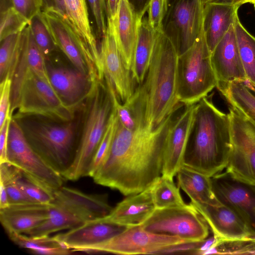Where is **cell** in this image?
Segmentation results:
<instances>
[{"instance_id":"obj_1","label":"cell","mask_w":255,"mask_h":255,"mask_svg":"<svg viewBox=\"0 0 255 255\" xmlns=\"http://www.w3.org/2000/svg\"><path fill=\"white\" fill-rule=\"evenodd\" d=\"M178 110L155 128L129 130L119 121L110 152L93 177L95 182L126 196L151 186L162 175L166 136Z\"/></svg>"},{"instance_id":"obj_2","label":"cell","mask_w":255,"mask_h":255,"mask_svg":"<svg viewBox=\"0 0 255 255\" xmlns=\"http://www.w3.org/2000/svg\"><path fill=\"white\" fill-rule=\"evenodd\" d=\"M179 57L172 39L163 30L157 32L144 80L131 96L144 126L156 127L184 105L178 95Z\"/></svg>"},{"instance_id":"obj_3","label":"cell","mask_w":255,"mask_h":255,"mask_svg":"<svg viewBox=\"0 0 255 255\" xmlns=\"http://www.w3.org/2000/svg\"><path fill=\"white\" fill-rule=\"evenodd\" d=\"M212 94L197 103L184 165L212 177L226 169L232 148L229 114L218 109Z\"/></svg>"},{"instance_id":"obj_4","label":"cell","mask_w":255,"mask_h":255,"mask_svg":"<svg viewBox=\"0 0 255 255\" xmlns=\"http://www.w3.org/2000/svg\"><path fill=\"white\" fill-rule=\"evenodd\" d=\"M53 196L46 220L25 235L49 236L59 231L72 229L88 221L104 217L113 209L106 194H87L62 186L54 190Z\"/></svg>"},{"instance_id":"obj_5","label":"cell","mask_w":255,"mask_h":255,"mask_svg":"<svg viewBox=\"0 0 255 255\" xmlns=\"http://www.w3.org/2000/svg\"><path fill=\"white\" fill-rule=\"evenodd\" d=\"M37 116L56 122H71L75 108L60 98L52 85L38 77L30 66L17 70L11 79L10 115Z\"/></svg>"},{"instance_id":"obj_6","label":"cell","mask_w":255,"mask_h":255,"mask_svg":"<svg viewBox=\"0 0 255 255\" xmlns=\"http://www.w3.org/2000/svg\"><path fill=\"white\" fill-rule=\"evenodd\" d=\"M17 121L33 149L63 177L74 161L79 144L75 124L71 121L57 125L22 119Z\"/></svg>"},{"instance_id":"obj_7","label":"cell","mask_w":255,"mask_h":255,"mask_svg":"<svg viewBox=\"0 0 255 255\" xmlns=\"http://www.w3.org/2000/svg\"><path fill=\"white\" fill-rule=\"evenodd\" d=\"M89 97L90 103L76 156L63 176L65 179L75 181L88 176L114 109L112 97L105 79L96 84Z\"/></svg>"},{"instance_id":"obj_8","label":"cell","mask_w":255,"mask_h":255,"mask_svg":"<svg viewBox=\"0 0 255 255\" xmlns=\"http://www.w3.org/2000/svg\"><path fill=\"white\" fill-rule=\"evenodd\" d=\"M178 74V99L185 106L197 103L216 87L217 80L206 40L205 9L194 43L179 57Z\"/></svg>"},{"instance_id":"obj_9","label":"cell","mask_w":255,"mask_h":255,"mask_svg":"<svg viewBox=\"0 0 255 255\" xmlns=\"http://www.w3.org/2000/svg\"><path fill=\"white\" fill-rule=\"evenodd\" d=\"M141 226L152 233L178 237L188 242L206 239L209 227L190 202L181 206L155 209Z\"/></svg>"},{"instance_id":"obj_10","label":"cell","mask_w":255,"mask_h":255,"mask_svg":"<svg viewBox=\"0 0 255 255\" xmlns=\"http://www.w3.org/2000/svg\"><path fill=\"white\" fill-rule=\"evenodd\" d=\"M232 148L225 172L255 185V124L237 109L229 108Z\"/></svg>"},{"instance_id":"obj_11","label":"cell","mask_w":255,"mask_h":255,"mask_svg":"<svg viewBox=\"0 0 255 255\" xmlns=\"http://www.w3.org/2000/svg\"><path fill=\"white\" fill-rule=\"evenodd\" d=\"M7 162L53 190L62 186L65 179L35 152L13 118L9 128Z\"/></svg>"},{"instance_id":"obj_12","label":"cell","mask_w":255,"mask_h":255,"mask_svg":"<svg viewBox=\"0 0 255 255\" xmlns=\"http://www.w3.org/2000/svg\"><path fill=\"white\" fill-rule=\"evenodd\" d=\"M87 0H64L66 20L85 60L92 83L103 80L104 73L96 38L90 25Z\"/></svg>"},{"instance_id":"obj_13","label":"cell","mask_w":255,"mask_h":255,"mask_svg":"<svg viewBox=\"0 0 255 255\" xmlns=\"http://www.w3.org/2000/svg\"><path fill=\"white\" fill-rule=\"evenodd\" d=\"M185 242L188 241L176 236L149 232L140 225L128 227L110 240L90 248L86 252L152 255L159 249Z\"/></svg>"},{"instance_id":"obj_14","label":"cell","mask_w":255,"mask_h":255,"mask_svg":"<svg viewBox=\"0 0 255 255\" xmlns=\"http://www.w3.org/2000/svg\"><path fill=\"white\" fill-rule=\"evenodd\" d=\"M213 191L219 201L235 212L255 238V185L240 181L220 172L211 177Z\"/></svg>"},{"instance_id":"obj_15","label":"cell","mask_w":255,"mask_h":255,"mask_svg":"<svg viewBox=\"0 0 255 255\" xmlns=\"http://www.w3.org/2000/svg\"><path fill=\"white\" fill-rule=\"evenodd\" d=\"M99 51L104 77L111 81L119 99L124 103L131 97L136 88L131 71L126 67L119 51L111 19L107 18V30Z\"/></svg>"},{"instance_id":"obj_16","label":"cell","mask_w":255,"mask_h":255,"mask_svg":"<svg viewBox=\"0 0 255 255\" xmlns=\"http://www.w3.org/2000/svg\"><path fill=\"white\" fill-rule=\"evenodd\" d=\"M197 103L185 106L175 117L165 138L162 175L171 179L184 165V156L194 122Z\"/></svg>"},{"instance_id":"obj_17","label":"cell","mask_w":255,"mask_h":255,"mask_svg":"<svg viewBox=\"0 0 255 255\" xmlns=\"http://www.w3.org/2000/svg\"><path fill=\"white\" fill-rule=\"evenodd\" d=\"M211 61L220 92L231 82L247 81L240 58L234 26L227 32L211 54Z\"/></svg>"},{"instance_id":"obj_18","label":"cell","mask_w":255,"mask_h":255,"mask_svg":"<svg viewBox=\"0 0 255 255\" xmlns=\"http://www.w3.org/2000/svg\"><path fill=\"white\" fill-rule=\"evenodd\" d=\"M127 229L106 221L104 217L88 221L65 233L56 235L66 247L74 251L86 252L103 243Z\"/></svg>"},{"instance_id":"obj_19","label":"cell","mask_w":255,"mask_h":255,"mask_svg":"<svg viewBox=\"0 0 255 255\" xmlns=\"http://www.w3.org/2000/svg\"><path fill=\"white\" fill-rule=\"evenodd\" d=\"M191 203L205 219L217 239L236 240L252 237L245 222L229 207L223 204L211 206L197 202Z\"/></svg>"},{"instance_id":"obj_20","label":"cell","mask_w":255,"mask_h":255,"mask_svg":"<svg viewBox=\"0 0 255 255\" xmlns=\"http://www.w3.org/2000/svg\"><path fill=\"white\" fill-rule=\"evenodd\" d=\"M50 83L66 104L74 108L89 98L96 85L89 76L79 71L65 67H47Z\"/></svg>"},{"instance_id":"obj_21","label":"cell","mask_w":255,"mask_h":255,"mask_svg":"<svg viewBox=\"0 0 255 255\" xmlns=\"http://www.w3.org/2000/svg\"><path fill=\"white\" fill-rule=\"evenodd\" d=\"M151 185L142 192L127 196L104 219L127 228L141 225L156 209L151 194Z\"/></svg>"},{"instance_id":"obj_22","label":"cell","mask_w":255,"mask_h":255,"mask_svg":"<svg viewBox=\"0 0 255 255\" xmlns=\"http://www.w3.org/2000/svg\"><path fill=\"white\" fill-rule=\"evenodd\" d=\"M140 14H136L129 0H120L114 23L117 44L128 69L131 71L138 36Z\"/></svg>"},{"instance_id":"obj_23","label":"cell","mask_w":255,"mask_h":255,"mask_svg":"<svg viewBox=\"0 0 255 255\" xmlns=\"http://www.w3.org/2000/svg\"><path fill=\"white\" fill-rule=\"evenodd\" d=\"M49 204L37 203L10 204L0 209L1 225L8 235L25 234L46 220Z\"/></svg>"},{"instance_id":"obj_24","label":"cell","mask_w":255,"mask_h":255,"mask_svg":"<svg viewBox=\"0 0 255 255\" xmlns=\"http://www.w3.org/2000/svg\"><path fill=\"white\" fill-rule=\"evenodd\" d=\"M41 14L56 46L61 50L76 69L88 75L74 33L62 15L50 9H42Z\"/></svg>"},{"instance_id":"obj_25","label":"cell","mask_w":255,"mask_h":255,"mask_svg":"<svg viewBox=\"0 0 255 255\" xmlns=\"http://www.w3.org/2000/svg\"><path fill=\"white\" fill-rule=\"evenodd\" d=\"M241 5L226 0L207 1L205 3V28L209 51L216 45L234 23L236 14Z\"/></svg>"},{"instance_id":"obj_26","label":"cell","mask_w":255,"mask_h":255,"mask_svg":"<svg viewBox=\"0 0 255 255\" xmlns=\"http://www.w3.org/2000/svg\"><path fill=\"white\" fill-rule=\"evenodd\" d=\"M205 0H183L175 6L174 16L181 32L177 49L179 56L193 44L199 34L204 14Z\"/></svg>"},{"instance_id":"obj_27","label":"cell","mask_w":255,"mask_h":255,"mask_svg":"<svg viewBox=\"0 0 255 255\" xmlns=\"http://www.w3.org/2000/svg\"><path fill=\"white\" fill-rule=\"evenodd\" d=\"M176 175L178 187L188 196L191 201L211 206L222 204L213 191L211 177L184 165Z\"/></svg>"},{"instance_id":"obj_28","label":"cell","mask_w":255,"mask_h":255,"mask_svg":"<svg viewBox=\"0 0 255 255\" xmlns=\"http://www.w3.org/2000/svg\"><path fill=\"white\" fill-rule=\"evenodd\" d=\"M142 16L140 14L137 40L131 68L132 78L138 85L143 83L146 76L157 33L149 26L147 20L142 19Z\"/></svg>"},{"instance_id":"obj_29","label":"cell","mask_w":255,"mask_h":255,"mask_svg":"<svg viewBox=\"0 0 255 255\" xmlns=\"http://www.w3.org/2000/svg\"><path fill=\"white\" fill-rule=\"evenodd\" d=\"M8 236L16 245L34 254L66 255L75 252L64 246L56 236L33 237L23 234H11Z\"/></svg>"},{"instance_id":"obj_30","label":"cell","mask_w":255,"mask_h":255,"mask_svg":"<svg viewBox=\"0 0 255 255\" xmlns=\"http://www.w3.org/2000/svg\"><path fill=\"white\" fill-rule=\"evenodd\" d=\"M220 92L231 107L255 124V94L247 82H231Z\"/></svg>"},{"instance_id":"obj_31","label":"cell","mask_w":255,"mask_h":255,"mask_svg":"<svg viewBox=\"0 0 255 255\" xmlns=\"http://www.w3.org/2000/svg\"><path fill=\"white\" fill-rule=\"evenodd\" d=\"M234 26L247 81L255 88V37L243 25L238 13L234 18Z\"/></svg>"},{"instance_id":"obj_32","label":"cell","mask_w":255,"mask_h":255,"mask_svg":"<svg viewBox=\"0 0 255 255\" xmlns=\"http://www.w3.org/2000/svg\"><path fill=\"white\" fill-rule=\"evenodd\" d=\"M21 34H13L0 41V82L6 78L11 80L21 55Z\"/></svg>"},{"instance_id":"obj_33","label":"cell","mask_w":255,"mask_h":255,"mask_svg":"<svg viewBox=\"0 0 255 255\" xmlns=\"http://www.w3.org/2000/svg\"><path fill=\"white\" fill-rule=\"evenodd\" d=\"M151 194L156 209L181 206L186 204L179 187L173 179L161 175L151 185Z\"/></svg>"},{"instance_id":"obj_34","label":"cell","mask_w":255,"mask_h":255,"mask_svg":"<svg viewBox=\"0 0 255 255\" xmlns=\"http://www.w3.org/2000/svg\"><path fill=\"white\" fill-rule=\"evenodd\" d=\"M20 169L9 163H0V183L5 187L10 204L34 203L24 193L18 182Z\"/></svg>"},{"instance_id":"obj_35","label":"cell","mask_w":255,"mask_h":255,"mask_svg":"<svg viewBox=\"0 0 255 255\" xmlns=\"http://www.w3.org/2000/svg\"><path fill=\"white\" fill-rule=\"evenodd\" d=\"M119 119L114 108L99 145L90 164L88 176L93 177L106 160L118 126Z\"/></svg>"},{"instance_id":"obj_36","label":"cell","mask_w":255,"mask_h":255,"mask_svg":"<svg viewBox=\"0 0 255 255\" xmlns=\"http://www.w3.org/2000/svg\"><path fill=\"white\" fill-rule=\"evenodd\" d=\"M17 182L24 193L32 202L49 204L53 200V190L20 170L18 174Z\"/></svg>"},{"instance_id":"obj_37","label":"cell","mask_w":255,"mask_h":255,"mask_svg":"<svg viewBox=\"0 0 255 255\" xmlns=\"http://www.w3.org/2000/svg\"><path fill=\"white\" fill-rule=\"evenodd\" d=\"M209 254L255 255V238L236 240H220L216 238L212 246L202 255Z\"/></svg>"},{"instance_id":"obj_38","label":"cell","mask_w":255,"mask_h":255,"mask_svg":"<svg viewBox=\"0 0 255 255\" xmlns=\"http://www.w3.org/2000/svg\"><path fill=\"white\" fill-rule=\"evenodd\" d=\"M29 25L36 45L45 60L47 59L57 47L42 17L41 12L30 20Z\"/></svg>"},{"instance_id":"obj_39","label":"cell","mask_w":255,"mask_h":255,"mask_svg":"<svg viewBox=\"0 0 255 255\" xmlns=\"http://www.w3.org/2000/svg\"><path fill=\"white\" fill-rule=\"evenodd\" d=\"M0 40L14 34L22 32L30 21L11 6L0 10Z\"/></svg>"},{"instance_id":"obj_40","label":"cell","mask_w":255,"mask_h":255,"mask_svg":"<svg viewBox=\"0 0 255 255\" xmlns=\"http://www.w3.org/2000/svg\"><path fill=\"white\" fill-rule=\"evenodd\" d=\"M168 0H149L146 7L147 9V22L155 32L163 30L162 21L167 9Z\"/></svg>"},{"instance_id":"obj_41","label":"cell","mask_w":255,"mask_h":255,"mask_svg":"<svg viewBox=\"0 0 255 255\" xmlns=\"http://www.w3.org/2000/svg\"><path fill=\"white\" fill-rule=\"evenodd\" d=\"M12 6L28 21L41 12L43 0H10Z\"/></svg>"},{"instance_id":"obj_42","label":"cell","mask_w":255,"mask_h":255,"mask_svg":"<svg viewBox=\"0 0 255 255\" xmlns=\"http://www.w3.org/2000/svg\"><path fill=\"white\" fill-rule=\"evenodd\" d=\"M92 12L99 37H102L106 33L107 24L105 20L106 13V0H87Z\"/></svg>"},{"instance_id":"obj_43","label":"cell","mask_w":255,"mask_h":255,"mask_svg":"<svg viewBox=\"0 0 255 255\" xmlns=\"http://www.w3.org/2000/svg\"><path fill=\"white\" fill-rule=\"evenodd\" d=\"M11 80L6 78L0 82V128L10 115ZM12 117V116H11Z\"/></svg>"},{"instance_id":"obj_44","label":"cell","mask_w":255,"mask_h":255,"mask_svg":"<svg viewBox=\"0 0 255 255\" xmlns=\"http://www.w3.org/2000/svg\"><path fill=\"white\" fill-rule=\"evenodd\" d=\"M202 242L203 241L200 242H185L172 245L159 249L153 253L152 255H196Z\"/></svg>"},{"instance_id":"obj_45","label":"cell","mask_w":255,"mask_h":255,"mask_svg":"<svg viewBox=\"0 0 255 255\" xmlns=\"http://www.w3.org/2000/svg\"><path fill=\"white\" fill-rule=\"evenodd\" d=\"M12 117L9 116L0 128V163L7 162V150L9 128Z\"/></svg>"},{"instance_id":"obj_46","label":"cell","mask_w":255,"mask_h":255,"mask_svg":"<svg viewBox=\"0 0 255 255\" xmlns=\"http://www.w3.org/2000/svg\"><path fill=\"white\" fill-rule=\"evenodd\" d=\"M43 9H50L54 10L60 14L66 20V14L64 0H43Z\"/></svg>"},{"instance_id":"obj_47","label":"cell","mask_w":255,"mask_h":255,"mask_svg":"<svg viewBox=\"0 0 255 255\" xmlns=\"http://www.w3.org/2000/svg\"><path fill=\"white\" fill-rule=\"evenodd\" d=\"M120 0H106L107 18L114 20L116 18Z\"/></svg>"},{"instance_id":"obj_48","label":"cell","mask_w":255,"mask_h":255,"mask_svg":"<svg viewBox=\"0 0 255 255\" xmlns=\"http://www.w3.org/2000/svg\"><path fill=\"white\" fill-rule=\"evenodd\" d=\"M10 205L8 197L4 186L0 183V209H4Z\"/></svg>"},{"instance_id":"obj_49","label":"cell","mask_w":255,"mask_h":255,"mask_svg":"<svg viewBox=\"0 0 255 255\" xmlns=\"http://www.w3.org/2000/svg\"><path fill=\"white\" fill-rule=\"evenodd\" d=\"M211 0H226V1H234L237 3H238L240 4L241 5H242L243 4L249 2L250 3L251 0H205L206 1H211Z\"/></svg>"},{"instance_id":"obj_50","label":"cell","mask_w":255,"mask_h":255,"mask_svg":"<svg viewBox=\"0 0 255 255\" xmlns=\"http://www.w3.org/2000/svg\"><path fill=\"white\" fill-rule=\"evenodd\" d=\"M250 3H252L255 8V0H251Z\"/></svg>"},{"instance_id":"obj_51","label":"cell","mask_w":255,"mask_h":255,"mask_svg":"<svg viewBox=\"0 0 255 255\" xmlns=\"http://www.w3.org/2000/svg\"><path fill=\"white\" fill-rule=\"evenodd\" d=\"M139 0V1H142V0Z\"/></svg>"}]
</instances>
